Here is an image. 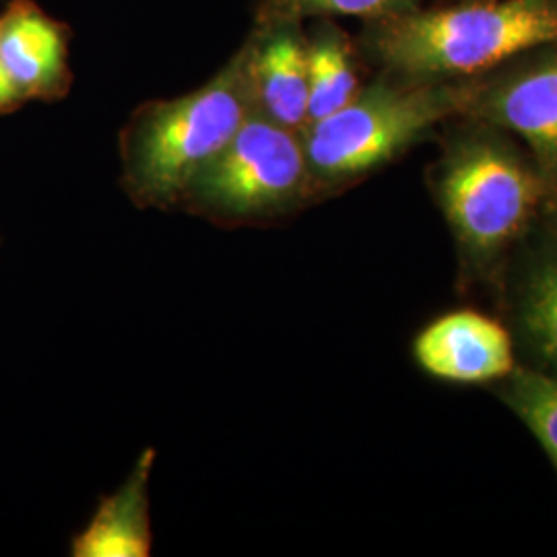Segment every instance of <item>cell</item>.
Returning a JSON list of instances; mask_svg holds the SVG:
<instances>
[{"label":"cell","mask_w":557,"mask_h":557,"mask_svg":"<svg viewBox=\"0 0 557 557\" xmlns=\"http://www.w3.org/2000/svg\"><path fill=\"white\" fill-rule=\"evenodd\" d=\"M557 44V0L471 2L376 20L370 52L398 79L479 75Z\"/></svg>","instance_id":"cell-1"},{"label":"cell","mask_w":557,"mask_h":557,"mask_svg":"<svg viewBox=\"0 0 557 557\" xmlns=\"http://www.w3.org/2000/svg\"><path fill=\"white\" fill-rule=\"evenodd\" d=\"M255 110L244 48L199 89L143 106L126 124L120 147L131 199L140 207L182 202L200 170Z\"/></svg>","instance_id":"cell-2"},{"label":"cell","mask_w":557,"mask_h":557,"mask_svg":"<svg viewBox=\"0 0 557 557\" xmlns=\"http://www.w3.org/2000/svg\"><path fill=\"white\" fill-rule=\"evenodd\" d=\"M473 94L438 81H379L326 119L301 131L312 182L358 178L397 158Z\"/></svg>","instance_id":"cell-3"},{"label":"cell","mask_w":557,"mask_h":557,"mask_svg":"<svg viewBox=\"0 0 557 557\" xmlns=\"http://www.w3.org/2000/svg\"><path fill=\"white\" fill-rule=\"evenodd\" d=\"M301 133L255 110L188 186L182 202L221 221H259L287 211L310 186Z\"/></svg>","instance_id":"cell-4"},{"label":"cell","mask_w":557,"mask_h":557,"mask_svg":"<svg viewBox=\"0 0 557 557\" xmlns=\"http://www.w3.org/2000/svg\"><path fill=\"white\" fill-rule=\"evenodd\" d=\"M541 197L543 176L498 139L465 140L442 168V209L473 257L490 259L517 238Z\"/></svg>","instance_id":"cell-5"},{"label":"cell","mask_w":557,"mask_h":557,"mask_svg":"<svg viewBox=\"0 0 557 557\" xmlns=\"http://www.w3.org/2000/svg\"><path fill=\"white\" fill-rule=\"evenodd\" d=\"M413 356L423 372L455 384H483L515 370V349L498 320L475 310H457L430 322L416 341Z\"/></svg>","instance_id":"cell-6"},{"label":"cell","mask_w":557,"mask_h":557,"mask_svg":"<svg viewBox=\"0 0 557 557\" xmlns=\"http://www.w3.org/2000/svg\"><path fill=\"white\" fill-rule=\"evenodd\" d=\"M473 101L483 116L527 140L541 176L557 180V52L510 69Z\"/></svg>","instance_id":"cell-7"},{"label":"cell","mask_w":557,"mask_h":557,"mask_svg":"<svg viewBox=\"0 0 557 557\" xmlns=\"http://www.w3.org/2000/svg\"><path fill=\"white\" fill-rule=\"evenodd\" d=\"M252 98L260 114L301 133L310 122L308 41L298 21L262 23L244 46Z\"/></svg>","instance_id":"cell-8"},{"label":"cell","mask_w":557,"mask_h":557,"mask_svg":"<svg viewBox=\"0 0 557 557\" xmlns=\"http://www.w3.org/2000/svg\"><path fill=\"white\" fill-rule=\"evenodd\" d=\"M66 32L32 0H11L0 13V59L23 103L66 94Z\"/></svg>","instance_id":"cell-9"},{"label":"cell","mask_w":557,"mask_h":557,"mask_svg":"<svg viewBox=\"0 0 557 557\" xmlns=\"http://www.w3.org/2000/svg\"><path fill=\"white\" fill-rule=\"evenodd\" d=\"M156 453L145 450L137 467L120 485L119 492L103 498L89 524L73 541L75 557H147L151 552L149 527V475Z\"/></svg>","instance_id":"cell-10"},{"label":"cell","mask_w":557,"mask_h":557,"mask_svg":"<svg viewBox=\"0 0 557 557\" xmlns=\"http://www.w3.org/2000/svg\"><path fill=\"white\" fill-rule=\"evenodd\" d=\"M308 79L310 122L335 114L358 96L361 87L354 52L335 27H322L308 41Z\"/></svg>","instance_id":"cell-11"},{"label":"cell","mask_w":557,"mask_h":557,"mask_svg":"<svg viewBox=\"0 0 557 557\" xmlns=\"http://www.w3.org/2000/svg\"><path fill=\"white\" fill-rule=\"evenodd\" d=\"M506 379V405L529 428L557 467V379L517 368Z\"/></svg>","instance_id":"cell-12"},{"label":"cell","mask_w":557,"mask_h":557,"mask_svg":"<svg viewBox=\"0 0 557 557\" xmlns=\"http://www.w3.org/2000/svg\"><path fill=\"white\" fill-rule=\"evenodd\" d=\"M520 324L539 356L557 370V257L541 260L524 281Z\"/></svg>","instance_id":"cell-13"},{"label":"cell","mask_w":557,"mask_h":557,"mask_svg":"<svg viewBox=\"0 0 557 557\" xmlns=\"http://www.w3.org/2000/svg\"><path fill=\"white\" fill-rule=\"evenodd\" d=\"M413 0H264L259 25L275 21H298L301 17H368L384 20L409 11Z\"/></svg>","instance_id":"cell-14"},{"label":"cell","mask_w":557,"mask_h":557,"mask_svg":"<svg viewBox=\"0 0 557 557\" xmlns=\"http://www.w3.org/2000/svg\"><path fill=\"white\" fill-rule=\"evenodd\" d=\"M21 103H23V100H21L13 81L9 77V73L2 64V59H0V114L20 108Z\"/></svg>","instance_id":"cell-15"},{"label":"cell","mask_w":557,"mask_h":557,"mask_svg":"<svg viewBox=\"0 0 557 557\" xmlns=\"http://www.w3.org/2000/svg\"><path fill=\"white\" fill-rule=\"evenodd\" d=\"M554 225H556V234H557V213L554 215Z\"/></svg>","instance_id":"cell-16"}]
</instances>
